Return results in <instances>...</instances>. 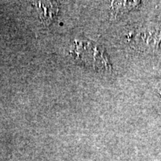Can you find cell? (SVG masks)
Instances as JSON below:
<instances>
[{
	"label": "cell",
	"instance_id": "obj_1",
	"mask_svg": "<svg viewBox=\"0 0 161 161\" xmlns=\"http://www.w3.org/2000/svg\"><path fill=\"white\" fill-rule=\"evenodd\" d=\"M136 5V2H113V14L117 16L119 14H123Z\"/></svg>",
	"mask_w": 161,
	"mask_h": 161
}]
</instances>
